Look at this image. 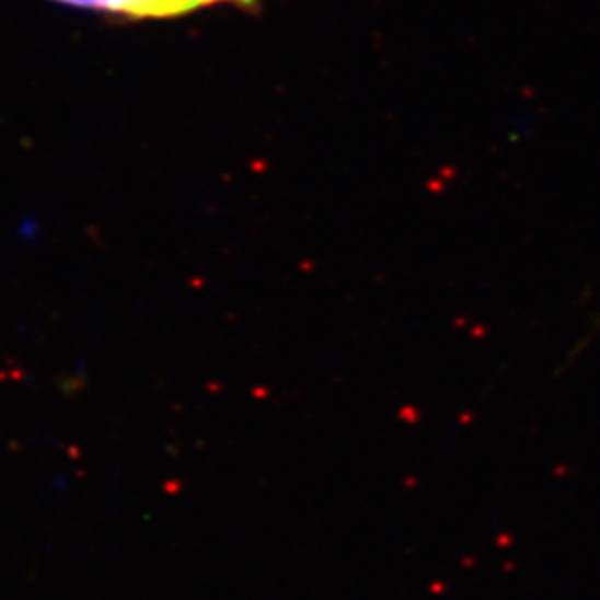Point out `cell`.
<instances>
[{
	"instance_id": "cell-1",
	"label": "cell",
	"mask_w": 600,
	"mask_h": 600,
	"mask_svg": "<svg viewBox=\"0 0 600 600\" xmlns=\"http://www.w3.org/2000/svg\"><path fill=\"white\" fill-rule=\"evenodd\" d=\"M106 12L127 14L135 19L174 16L184 12L182 0H104Z\"/></svg>"
},
{
	"instance_id": "cell-2",
	"label": "cell",
	"mask_w": 600,
	"mask_h": 600,
	"mask_svg": "<svg viewBox=\"0 0 600 600\" xmlns=\"http://www.w3.org/2000/svg\"><path fill=\"white\" fill-rule=\"evenodd\" d=\"M600 330V314L597 316V319L592 320V326L591 330H589V334L587 336L582 337L581 342L579 344L575 345L574 349H572V354L567 355V359H565L564 367L562 369H565V367H569L572 362L581 355L582 349L587 347V345L591 344L592 337H595V334L599 332Z\"/></svg>"
},
{
	"instance_id": "cell-3",
	"label": "cell",
	"mask_w": 600,
	"mask_h": 600,
	"mask_svg": "<svg viewBox=\"0 0 600 600\" xmlns=\"http://www.w3.org/2000/svg\"><path fill=\"white\" fill-rule=\"evenodd\" d=\"M211 2H217V0H182L184 4V10H192L195 7H201V4H211ZM242 4H252V0H240Z\"/></svg>"
},
{
	"instance_id": "cell-4",
	"label": "cell",
	"mask_w": 600,
	"mask_h": 600,
	"mask_svg": "<svg viewBox=\"0 0 600 600\" xmlns=\"http://www.w3.org/2000/svg\"><path fill=\"white\" fill-rule=\"evenodd\" d=\"M184 12H186V10H184Z\"/></svg>"
}]
</instances>
